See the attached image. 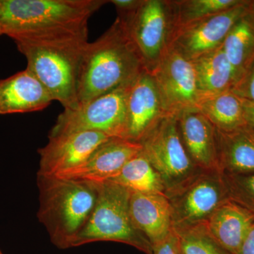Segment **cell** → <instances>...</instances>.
Masks as SVG:
<instances>
[{
	"instance_id": "obj_1",
	"label": "cell",
	"mask_w": 254,
	"mask_h": 254,
	"mask_svg": "<svg viewBox=\"0 0 254 254\" xmlns=\"http://www.w3.org/2000/svg\"><path fill=\"white\" fill-rule=\"evenodd\" d=\"M106 0H0V27L14 41L88 35V21Z\"/></svg>"
},
{
	"instance_id": "obj_2",
	"label": "cell",
	"mask_w": 254,
	"mask_h": 254,
	"mask_svg": "<svg viewBox=\"0 0 254 254\" xmlns=\"http://www.w3.org/2000/svg\"><path fill=\"white\" fill-rule=\"evenodd\" d=\"M144 70L126 26L117 18L108 31L85 47L78 73V106L130 84Z\"/></svg>"
},
{
	"instance_id": "obj_3",
	"label": "cell",
	"mask_w": 254,
	"mask_h": 254,
	"mask_svg": "<svg viewBox=\"0 0 254 254\" xmlns=\"http://www.w3.org/2000/svg\"><path fill=\"white\" fill-rule=\"evenodd\" d=\"M38 218L52 243L61 250L72 247L96 203V183L38 175Z\"/></svg>"
},
{
	"instance_id": "obj_4",
	"label": "cell",
	"mask_w": 254,
	"mask_h": 254,
	"mask_svg": "<svg viewBox=\"0 0 254 254\" xmlns=\"http://www.w3.org/2000/svg\"><path fill=\"white\" fill-rule=\"evenodd\" d=\"M27 60V69L64 110L78 107L77 84L88 35L44 40L14 41Z\"/></svg>"
},
{
	"instance_id": "obj_5",
	"label": "cell",
	"mask_w": 254,
	"mask_h": 254,
	"mask_svg": "<svg viewBox=\"0 0 254 254\" xmlns=\"http://www.w3.org/2000/svg\"><path fill=\"white\" fill-rule=\"evenodd\" d=\"M96 203L86 225L72 247L95 242H115L131 246L145 254H152V246L132 222L131 192L112 181L96 183Z\"/></svg>"
},
{
	"instance_id": "obj_6",
	"label": "cell",
	"mask_w": 254,
	"mask_h": 254,
	"mask_svg": "<svg viewBox=\"0 0 254 254\" xmlns=\"http://www.w3.org/2000/svg\"><path fill=\"white\" fill-rule=\"evenodd\" d=\"M130 84L79 105L64 110L50 130L49 138L83 131H98L125 138L127 98Z\"/></svg>"
},
{
	"instance_id": "obj_7",
	"label": "cell",
	"mask_w": 254,
	"mask_h": 254,
	"mask_svg": "<svg viewBox=\"0 0 254 254\" xmlns=\"http://www.w3.org/2000/svg\"><path fill=\"white\" fill-rule=\"evenodd\" d=\"M119 19L126 26L145 69L153 72L168 53L173 38L175 26L171 1L143 0L129 18Z\"/></svg>"
},
{
	"instance_id": "obj_8",
	"label": "cell",
	"mask_w": 254,
	"mask_h": 254,
	"mask_svg": "<svg viewBox=\"0 0 254 254\" xmlns=\"http://www.w3.org/2000/svg\"><path fill=\"white\" fill-rule=\"evenodd\" d=\"M166 195L171 205L173 228L205 223L219 207L230 200L220 172H198Z\"/></svg>"
},
{
	"instance_id": "obj_9",
	"label": "cell",
	"mask_w": 254,
	"mask_h": 254,
	"mask_svg": "<svg viewBox=\"0 0 254 254\" xmlns=\"http://www.w3.org/2000/svg\"><path fill=\"white\" fill-rule=\"evenodd\" d=\"M140 143L143 154L161 177L166 193L202 171L185 149L176 117H165Z\"/></svg>"
},
{
	"instance_id": "obj_10",
	"label": "cell",
	"mask_w": 254,
	"mask_h": 254,
	"mask_svg": "<svg viewBox=\"0 0 254 254\" xmlns=\"http://www.w3.org/2000/svg\"><path fill=\"white\" fill-rule=\"evenodd\" d=\"M151 74L167 116L197 110L200 95L190 60L170 48Z\"/></svg>"
},
{
	"instance_id": "obj_11",
	"label": "cell",
	"mask_w": 254,
	"mask_h": 254,
	"mask_svg": "<svg viewBox=\"0 0 254 254\" xmlns=\"http://www.w3.org/2000/svg\"><path fill=\"white\" fill-rule=\"evenodd\" d=\"M247 0L232 9L177 28L170 48L192 60L220 48L232 28L245 14Z\"/></svg>"
},
{
	"instance_id": "obj_12",
	"label": "cell",
	"mask_w": 254,
	"mask_h": 254,
	"mask_svg": "<svg viewBox=\"0 0 254 254\" xmlns=\"http://www.w3.org/2000/svg\"><path fill=\"white\" fill-rule=\"evenodd\" d=\"M113 138L98 131H83L50 137L40 148L38 175L58 176L80 166L100 145Z\"/></svg>"
},
{
	"instance_id": "obj_13",
	"label": "cell",
	"mask_w": 254,
	"mask_h": 254,
	"mask_svg": "<svg viewBox=\"0 0 254 254\" xmlns=\"http://www.w3.org/2000/svg\"><path fill=\"white\" fill-rule=\"evenodd\" d=\"M166 116L154 78L144 70L132 82L127 95L125 138L141 143Z\"/></svg>"
},
{
	"instance_id": "obj_14",
	"label": "cell",
	"mask_w": 254,
	"mask_h": 254,
	"mask_svg": "<svg viewBox=\"0 0 254 254\" xmlns=\"http://www.w3.org/2000/svg\"><path fill=\"white\" fill-rule=\"evenodd\" d=\"M141 150V143L113 137L100 145L80 166L56 177L93 183L108 181Z\"/></svg>"
},
{
	"instance_id": "obj_15",
	"label": "cell",
	"mask_w": 254,
	"mask_h": 254,
	"mask_svg": "<svg viewBox=\"0 0 254 254\" xmlns=\"http://www.w3.org/2000/svg\"><path fill=\"white\" fill-rule=\"evenodd\" d=\"M182 141L193 165L202 171L220 172L216 129L198 110L177 117Z\"/></svg>"
},
{
	"instance_id": "obj_16",
	"label": "cell",
	"mask_w": 254,
	"mask_h": 254,
	"mask_svg": "<svg viewBox=\"0 0 254 254\" xmlns=\"http://www.w3.org/2000/svg\"><path fill=\"white\" fill-rule=\"evenodd\" d=\"M53 96L27 68L0 80V115L41 111Z\"/></svg>"
},
{
	"instance_id": "obj_17",
	"label": "cell",
	"mask_w": 254,
	"mask_h": 254,
	"mask_svg": "<svg viewBox=\"0 0 254 254\" xmlns=\"http://www.w3.org/2000/svg\"><path fill=\"white\" fill-rule=\"evenodd\" d=\"M130 215L134 227L151 246L173 231L171 205L166 194L131 193Z\"/></svg>"
},
{
	"instance_id": "obj_18",
	"label": "cell",
	"mask_w": 254,
	"mask_h": 254,
	"mask_svg": "<svg viewBox=\"0 0 254 254\" xmlns=\"http://www.w3.org/2000/svg\"><path fill=\"white\" fill-rule=\"evenodd\" d=\"M254 223L253 213L229 200L214 212L205 225L225 250L237 254Z\"/></svg>"
},
{
	"instance_id": "obj_19",
	"label": "cell",
	"mask_w": 254,
	"mask_h": 254,
	"mask_svg": "<svg viewBox=\"0 0 254 254\" xmlns=\"http://www.w3.org/2000/svg\"><path fill=\"white\" fill-rule=\"evenodd\" d=\"M216 137L220 173H254V134L247 127L229 132L216 129Z\"/></svg>"
},
{
	"instance_id": "obj_20",
	"label": "cell",
	"mask_w": 254,
	"mask_h": 254,
	"mask_svg": "<svg viewBox=\"0 0 254 254\" xmlns=\"http://www.w3.org/2000/svg\"><path fill=\"white\" fill-rule=\"evenodd\" d=\"M191 62L200 96L230 91L236 84V73L222 46Z\"/></svg>"
},
{
	"instance_id": "obj_21",
	"label": "cell",
	"mask_w": 254,
	"mask_h": 254,
	"mask_svg": "<svg viewBox=\"0 0 254 254\" xmlns=\"http://www.w3.org/2000/svg\"><path fill=\"white\" fill-rule=\"evenodd\" d=\"M197 110L218 131H232L246 126L243 99L232 90L200 96Z\"/></svg>"
},
{
	"instance_id": "obj_22",
	"label": "cell",
	"mask_w": 254,
	"mask_h": 254,
	"mask_svg": "<svg viewBox=\"0 0 254 254\" xmlns=\"http://www.w3.org/2000/svg\"><path fill=\"white\" fill-rule=\"evenodd\" d=\"M112 181L125 187L131 193H166L161 177L142 150L122 169Z\"/></svg>"
},
{
	"instance_id": "obj_23",
	"label": "cell",
	"mask_w": 254,
	"mask_h": 254,
	"mask_svg": "<svg viewBox=\"0 0 254 254\" xmlns=\"http://www.w3.org/2000/svg\"><path fill=\"white\" fill-rule=\"evenodd\" d=\"M222 48L238 81L254 60V33L243 17L227 35Z\"/></svg>"
},
{
	"instance_id": "obj_24",
	"label": "cell",
	"mask_w": 254,
	"mask_h": 254,
	"mask_svg": "<svg viewBox=\"0 0 254 254\" xmlns=\"http://www.w3.org/2000/svg\"><path fill=\"white\" fill-rule=\"evenodd\" d=\"M242 1L243 0H170L175 30L188 23L232 9Z\"/></svg>"
},
{
	"instance_id": "obj_25",
	"label": "cell",
	"mask_w": 254,
	"mask_h": 254,
	"mask_svg": "<svg viewBox=\"0 0 254 254\" xmlns=\"http://www.w3.org/2000/svg\"><path fill=\"white\" fill-rule=\"evenodd\" d=\"M173 229L182 254H231L211 236L205 223Z\"/></svg>"
},
{
	"instance_id": "obj_26",
	"label": "cell",
	"mask_w": 254,
	"mask_h": 254,
	"mask_svg": "<svg viewBox=\"0 0 254 254\" xmlns=\"http://www.w3.org/2000/svg\"><path fill=\"white\" fill-rule=\"evenodd\" d=\"M222 175L230 200L254 214V173Z\"/></svg>"
},
{
	"instance_id": "obj_27",
	"label": "cell",
	"mask_w": 254,
	"mask_h": 254,
	"mask_svg": "<svg viewBox=\"0 0 254 254\" xmlns=\"http://www.w3.org/2000/svg\"><path fill=\"white\" fill-rule=\"evenodd\" d=\"M232 91L242 99L254 103V60Z\"/></svg>"
},
{
	"instance_id": "obj_28",
	"label": "cell",
	"mask_w": 254,
	"mask_h": 254,
	"mask_svg": "<svg viewBox=\"0 0 254 254\" xmlns=\"http://www.w3.org/2000/svg\"><path fill=\"white\" fill-rule=\"evenodd\" d=\"M152 254H181L178 238L173 229L168 237L152 246Z\"/></svg>"
},
{
	"instance_id": "obj_29",
	"label": "cell",
	"mask_w": 254,
	"mask_h": 254,
	"mask_svg": "<svg viewBox=\"0 0 254 254\" xmlns=\"http://www.w3.org/2000/svg\"><path fill=\"white\" fill-rule=\"evenodd\" d=\"M143 0H110L118 11V18L127 19L134 14L143 3Z\"/></svg>"
},
{
	"instance_id": "obj_30",
	"label": "cell",
	"mask_w": 254,
	"mask_h": 254,
	"mask_svg": "<svg viewBox=\"0 0 254 254\" xmlns=\"http://www.w3.org/2000/svg\"><path fill=\"white\" fill-rule=\"evenodd\" d=\"M237 254H254V223L241 245Z\"/></svg>"
},
{
	"instance_id": "obj_31",
	"label": "cell",
	"mask_w": 254,
	"mask_h": 254,
	"mask_svg": "<svg viewBox=\"0 0 254 254\" xmlns=\"http://www.w3.org/2000/svg\"><path fill=\"white\" fill-rule=\"evenodd\" d=\"M246 127L254 134V103L243 99Z\"/></svg>"
},
{
	"instance_id": "obj_32",
	"label": "cell",
	"mask_w": 254,
	"mask_h": 254,
	"mask_svg": "<svg viewBox=\"0 0 254 254\" xmlns=\"http://www.w3.org/2000/svg\"><path fill=\"white\" fill-rule=\"evenodd\" d=\"M243 18L248 23L254 33V0H247Z\"/></svg>"
},
{
	"instance_id": "obj_33",
	"label": "cell",
	"mask_w": 254,
	"mask_h": 254,
	"mask_svg": "<svg viewBox=\"0 0 254 254\" xmlns=\"http://www.w3.org/2000/svg\"><path fill=\"white\" fill-rule=\"evenodd\" d=\"M1 35H3V33H2V31H1V27H0V36H1Z\"/></svg>"
},
{
	"instance_id": "obj_34",
	"label": "cell",
	"mask_w": 254,
	"mask_h": 254,
	"mask_svg": "<svg viewBox=\"0 0 254 254\" xmlns=\"http://www.w3.org/2000/svg\"><path fill=\"white\" fill-rule=\"evenodd\" d=\"M0 254H3L2 252H1V250H0Z\"/></svg>"
},
{
	"instance_id": "obj_35",
	"label": "cell",
	"mask_w": 254,
	"mask_h": 254,
	"mask_svg": "<svg viewBox=\"0 0 254 254\" xmlns=\"http://www.w3.org/2000/svg\"><path fill=\"white\" fill-rule=\"evenodd\" d=\"M181 254H182V253H181Z\"/></svg>"
}]
</instances>
